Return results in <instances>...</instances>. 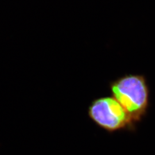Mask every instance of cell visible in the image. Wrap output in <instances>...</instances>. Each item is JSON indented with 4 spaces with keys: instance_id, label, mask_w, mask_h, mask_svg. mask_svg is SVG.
I'll return each mask as SVG.
<instances>
[{
    "instance_id": "2",
    "label": "cell",
    "mask_w": 155,
    "mask_h": 155,
    "mask_svg": "<svg viewBox=\"0 0 155 155\" xmlns=\"http://www.w3.org/2000/svg\"><path fill=\"white\" fill-rule=\"evenodd\" d=\"M87 114L97 127L107 133L133 132L136 129L124 108L111 95L93 100L88 107Z\"/></svg>"
},
{
    "instance_id": "1",
    "label": "cell",
    "mask_w": 155,
    "mask_h": 155,
    "mask_svg": "<svg viewBox=\"0 0 155 155\" xmlns=\"http://www.w3.org/2000/svg\"><path fill=\"white\" fill-rule=\"evenodd\" d=\"M109 85L111 96L137 125L146 116L150 107V90L145 77L126 74L111 81Z\"/></svg>"
}]
</instances>
